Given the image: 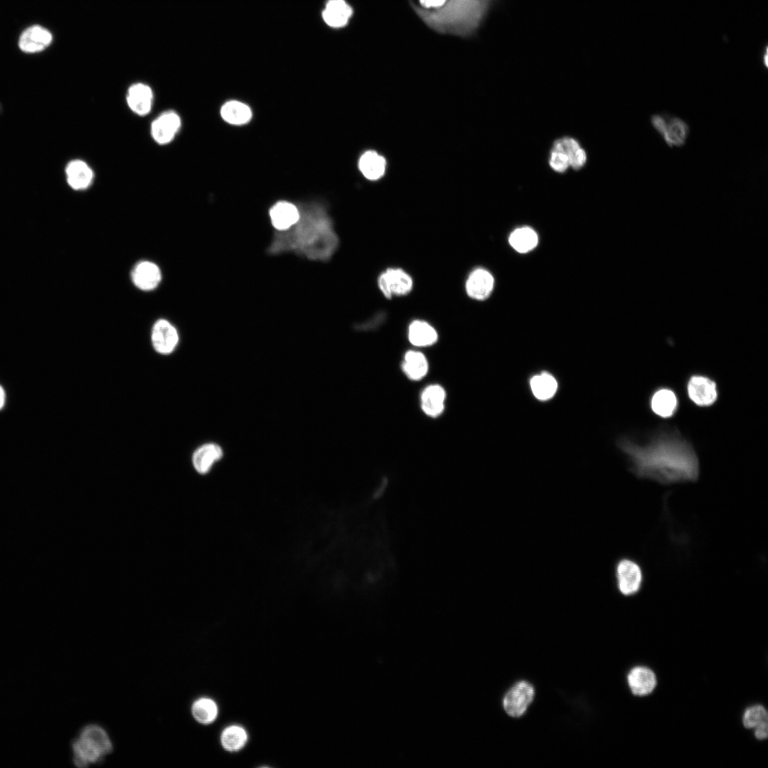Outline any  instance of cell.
I'll use <instances>...</instances> for the list:
<instances>
[{
  "instance_id": "1",
  "label": "cell",
  "mask_w": 768,
  "mask_h": 768,
  "mask_svg": "<svg viewBox=\"0 0 768 768\" xmlns=\"http://www.w3.org/2000/svg\"><path fill=\"white\" fill-rule=\"evenodd\" d=\"M617 444L639 478L671 484L699 476L695 451L676 427L663 425L642 436L622 437Z\"/></svg>"
},
{
  "instance_id": "2",
  "label": "cell",
  "mask_w": 768,
  "mask_h": 768,
  "mask_svg": "<svg viewBox=\"0 0 768 768\" xmlns=\"http://www.w3.org/2000/svg\"><path fill=\"white\" fill-rule=\"evenodd\" d=\"M297 206V222L287 230L274 231L267 253L292 252L311 261H329L338 247L339 238L326 206L318 201Z\"/></svg>"
},
{
  "instance_id": "3",
  "label": "cell",
  "mask_w": 768,
  "mask_h": 768,
  "mask_svg": "<svg viewBox=\"0 0 768 768\" xmlns=\"http://www.w3.org/2000/svg\"><path fill=\"white\" fill-rule=\"evenodd\" d=\"M502 0H446L439 8L426 9L409 0L422 21L434 32L464 38L476 36L491 12Z\"/></svg>"
},
{
  "instance_id": "4",
  "label": "cell",
  "mask_w": 768,
  "mask_h": 768,
  "mask_svg": "<svg viewBox=\"0 0 768 768\" xmlns=\"http://www.w3.org/2000/svg\"><path fill=\"white\" fill-rule=\"evenodd\" d=\"M73 762L78 767L95 764L112 752V744L107 732L97 725H88L72 744Z\"/></svg>"
},
{
  "instance_id": "5",
  "label": "cell",
  "mask_w": 768,
  "mask_h": 768,
  "mask_svg": "<svg viewBox=\"0 0 768 768\" xmlns=\"http://www.w3.org/2000/svg\"><path fill=\"white\" fill-rule=\"evenodd\" d=\"M585 151L575 139L569 137L557 139L551 149L549 158L550 167L556 172L563 173L571 167L579 170L586 163Z\"/></svg>"
},
{
  "instance_id": "6",
  "label": "cell",
  "mask_w": 768,
  "mask_h": 768,
  "mask_svg": "<svg viewBox=\"0 0 768 768\" xmlns=\"http://www.w3.org/2000/svg\"><path fill=\"white\" fill-rule=\"evenodd\" d=\"M651 123L670 147L683 146L689 134V127L682 119L665 114H653Z\"/></svg>"
},
{
  "instance_id": "7",
  "label": "cell",
  "mask_w": 768,
  "mask_h": 768,
  "mask_svg": "<svg viewBox=\"0 0 768 768\" xmlns=\"http://www.w3.org/2000/svg\"><path fill=\"white\" fill-rule=\"evenodd\" d=\"M614 579L617 590L624 596H632L640 591L644 581L640 565L629 558L619 559L615 564Z\"/></svg>"
},
{
  "instance_id": "8",
  "label": "cell",
  "mask_w": 768,
  "mask_h": 768,
  "mask_svg": "<svg viewBox=\"0 0 768 768\" xmlns=\"http://www.w3.org/2000/svg\"><path fill=\"white\" fill-rule=\"evenodd\" d=\"M382 294L388 299L393 296H404L412 289L413 282L405 271L400 268H388L378 279Z\"/></svg>"
},
{
  "instance_id": "9",
  "label": "cell",
  "mask_w": 768,
  "mask_h": 768,
  "mask_svg": "<svg viewBox=\"0 0 768 768\" xmlns=\"http://www.w3.org/2000/svg\"><path fill=\"white\" fill-rule=\"evenodd\" d=\"M533 697V687L526 681L518 682L506 694L503 708L510 716L520 717L526 711Z\"/></svg>"
},
{
  "instance_id": "10",
  "label": "cell",
  "mask_w": 768,
  "mask_h": 768,
  "mask_svg": "<svg viewBox=\"0 0 768 768\" xmlns=\"http://www.w3.org/2000/svg\"><path fill=\"white\" fill-rule=\"evenodd\" d=\"M181 121L174 111H166L159 115L151 124V134L159 144L171 142L180 129Z\"/></svg>"
},
{
  "instance_id": "11",
  "label": "cell",
  "mask_w": 768,
  "mask_h": 768,
  "mask_svg": "<svg viewBox=\"0 0 768 768\" xmlns=\"http://www.w3.org/2000/svg\"><path fill=\"white\" fill-rule=\"evenodd\" d=\"M151 338L155 351L164 355L172 353L178 342L177 330L165 319H160L154 324Z\"/></svg>"
},
{
  "instance_id": "12",
  "label": "cell",
  "mask_w": 768,
  "mask_h": 768,
  "mask_svg": "<svg viewBox=\"0 0 768 768\" xmlns=\"http://www.w3.org/2000/svg\"><path fill=\"white\" fill-rule=\"evenodd\" d=\"M269 217L274 231L287 230L299 218L298 206L287 201H279L270 208Z\"/></svg>"
},
{
  "instance_id": "13",
  "label": "cell",
  "mask_w": 768,
  "mask_h": 768,
  "mask_svg": "<svg viewBox=\"0 0 768 768\" xmlns=\"http://www.w3.org/2000/svg\"><path fill=\"white\" fill-rule=\"evenodd\" d=\"M688 393L690 400L699 406L710 405L718 397L715 382L700 375L693 376L689 380Z\"/></svg>"
},
{
  "instance_id": "14",
  "label": "cell",
  "mask_w": 768,
  "mask_h": 768,
  "mask_svg": "<svg viewBox=\"0 0 768 768\" xmlns=\"http://www.w3.org/2000/svg\"><path fill=\"white\" fill-rule=\"evenodd\" d=\"M52 39V34L48 30L41 26H32L21 34L18 46L25 53H33L46 49L51 43Z\"/></svg>"
},
{
  "instance_id": "15",
  "label": "cell",
  "mask_w": 768,
  "mask_h": 768,
  "mask_svg": "<svg viewBox=\"0 0 768 768\" xmlns=\"http://www.w3.org/2000/svg\"><path fill=\"white\" fill-rule=\"evenodd\" d=\"M223 456V449L215 443H206L198 447L192 455L195 470L200 474H206Z\"/></svg>"
},
{
  "instance_id": "16",
  "label": "cell",
  "mask_w": 768,
  "mask_h": 768,
  "mask_svg": "<svg viewBox=\"0 0 768 768\" xmlns=\"http://www.w3.org/2000/svg\"><path fill=\"white\" fill-rule=\"evenodd\" d=\"M494 280L492 275L486 270L478 268L469 275L466 282L467 294L475 299L483 300L487 298L494 288Z\"/></svg>"
},
{
  "instance_id": "17",
  "label": "cell",
  "mask_w": 768,
  "mask_h": 768,
  "mask_svg": "<svg viewBox=\"0 0 768 768\" xmlns=\"http://www.w3.org/2000/svg\"><path fill=\"white\" fill-rule=\"evenodd\" d=\"M153 92L149 86L136 83L129 87L127 94V102L130 110L141 116L147 114L152 107Z\"/></svg>"
},
{
  "instance_id": "18",
  "label": "cell",
  "mask_w": 768,
  "mask_h": 768,
  "mask_svg": "<svg viewBox=\"0 0 768 768\" xmlns=\"http://www.w3.org/2000/svg\"><path fill=\"white\" fill-rule=\"evenodd\" d=\"M353 14L352 7L345 0H328L321 16L329 26L339 28L348 24Z\"/></svg>"
},
{
  "instance_id": "19",
  "label": "cell",
  "mask_w": 768,
  "mask_h": 768,
  "mask_svg": "<svg viewBox=\"0 0 768 768\" xmlns=\"http://www.w3.org/2000/svg\"><path fill=\"white\" fill-rule=\"evenodd\" d=\"M132 279L139 289L144 291L151 290L156 288L161 281V271L154 263L142 261L134 267Z\"/></svg>"
},
{
  "instance_id": "20",
  "label": "cell",
  "mask_w": 768,
  "mask_h": 768,
  "mask_svg": "<svg viewBox=\"0 0 768 768\" xmlns=\"http://www.w3.org/2000/svg\"><path fill=\"white\" fill-rule=\"evenodd\" d=\"M65 176L68 185L74 190L87 188L93 179L91 168L82 160L70 161L65 167Z\"/></svg>"
},
{
  "instance_id": "21",
  "label": "cell",
  "mask_w": 768,
  "mask_h": 768,
  "mask_svg": "<svg viewBox=\"0 0 768 768\" xmlns=\"http://www.w3.org/2000/svg\"><path fill=\"white\" fill-rule=\"evenodd\" d=\"M446 393L439 385H431L425 388L421 395V407L424 412L432 417L442 414L444 408Z\"/></svg>"
},
{
  "instance_id": "22",
  "label": "cell",
  "mask_w": 768,
  "mask_h": 768,
  "mask_svg": "<svg viewBox=\"0 0 768 768\" xmlns=\"http://www.w3.org/2000/svg\"><path fill=\"white\" fill-rule=\"evenodd\" d=\"M627 680L632 693L637 695L650 693L656 683L654 673L645 667L633 668L629 672Z\"/></svg>"
},
{
  "instance_id": "23",
  "label": "cell",
  "mask_w": 768,
  "mask_h": 768,
  "mask_svg": "<svg viewBox=\"0 0 768 768\" xmlns=\"http://www.w3.org/2000/svg\"><path fill=\"white\" fill-rule=\"evenodd\" d=\"M358 168L368 179L375 181L381 178L386 169V160L375 151L364 152L358 161Z\"/></svg>"
},
{
  "instance_id": "24",
  "label": "cell",
  "mask_w": 768,
  "mask_h": 768,
  "mask_svg": "<svg viewBox=\"0 0 768 768\" xmlns=\"http://www.w3.org/2000/svg\"><path fill=\"white\" fill-rule=\"evenodd\" d=\"M407 336L410 342L419 347L431 346L438 338V334L432 326L422 320H414L410 323Z\"/></svg>"
},
{
  "instance_id": "25",
  "label": "cell",
  "mask_w": 768,
  "mask_h": 768,
  "mask_svg": "<svg viewBox=\"0 0 768 768\" xmlns=\"http://www.w3.org/2000/svg\"><path fill=\"white\" fill-rule=\"evenodd\" d=\"M530 386L533 395L538 400L545 401L556 393L558 382L551 374L543 372L530 378Z\"/></svg>"
},
{
  "instance_id": "26",
  "label": "cell",
  "mask_w": 768,
  "mask_h": 768,
  "mask_svg": "<svg viewBox=\"0 0 768 768\" xmlns=\"http://www.w3.org/2000/svg\"><path fill=\"white\" fill-rule=\"evenodd\" d=\"M402 370L411 380H418L422 379L428 371V363L426 357L419 351H407L404 357Z\"/></svg>"
},
{
  "instance_id": "27",
  "label": "cell",
  "mask_w": 768,
  "mask_h": 768,
  "mask_svg": "<svg viewBox=\"0 0 768 768\" xmlns=\"http://www.w3.org/2000/svg\"><path fill=\"white\" fill-rule=\"evenodd\" d=\"M223 119L232 124H243L250 121L252 117L250 108L245 104L231 100L225 102L221 107Z\"/></svg>"
},
{
  "instance_id": "28",
  "label": "cell",
  "mask_w": 768,
  "mask_h": 768,
  "mask_svg": "<svg viewBox=\"0 0 768 768\" xmlns=\"http://www.w3.org/2000/svg\"><path fill=\"white\" fill-rule=\"evenodd\" d=\"M677 404L676 395L668 389L658 390L651 399L653 411L662 417L671 416L676 410Z\"/></svg>"
},
{
  "instance_id": "29",
  "label": "cell",
  "mask_w": 768,
  "mask_h": 768,
  "mask_svg": "<svg viewBox=\"0 0 768 768\" xmlns=\"http://www.w3.org/2000/svg\"><path fill=\"white\" fill-rule=\"evenodd\" d=\"M191 713L198 722L208 725L213 722L217 718L218 708L213 699L203 697L193 702L191 705Z\"/></svg>"
},
{
  "instance_id": "30",
  "label": "cell",
  "mask_w": 768,
  "mask_h": 768,
  "mask_svg": "<svg viewBox=\"0 0 768 768\" xmlns=\"http://www.w3.org/2000/svg\"><path fill=\"white\" fill-rule=\"evenodd\" d=\"M247 741L246 730L237 725H230L225 727L220 735V742L223 747L229 752H237L245 745Z\"/></svg>"
},
{
  "instance_id": "31",
  "label": "cell",
  "mask_w": 768,
  "mask_h": 768,
  "mask_svg": "<svg viewBox=\"0 0 768 768\" xmlns=\"http://www.w3.org/2000/svg\"><path fill=\"white\" fill-rule=\"evenodd\" d=\"M511 245L519 252H527L533 250L538 243L535 232L527 227L515 230L509 237Z\"/></svg>"
},
{
  "instance_id": "32",
  "label": "cell",
  "mask_w": 768,
  "mask_h": 768,
  "mask_svg": "<svg viewBox=\"0 0 768 768\" xmlns=\"http://www.w3.org/2000/svg\"><path fill=\"white\" fill-rule=\"evenodd\" d=\"M767 710L761 705H754L748 708L743 717V724L747 728H753L767 722Z\"/></svg>"
},
{
  "instance_id": "33",
  "label": "cell",
  "mask_w": 768,
  "mask_h": 768,
  "mask_svg": "<svg viewBox=\"0 0 768 768\" xmlns=\"http://www.w3.org/2000/svg\"><path fill=\"white\" fill-rule=\"evenodd\" d=\"M446 0H419L420 6L426 9H434L442 6Z\"/></svg>"
},
{
  "instance_id": "34",
  "label": "cell",
  "mask_w": 768,
  "mask_h": 768,
  "mask_svg": "<svg viewBox=\"0 0 768 768\" xmlns=\"http://www.w3.org/2000/svg\"><path fill=\"white\" fill-rule=\"evenodd\" d=\"M755 728L754 734L755 737L759 740L765 739L768 734V724L767 722L762 723Z\"/></svg>"
},
{
  "instance_id": "35",
  "label": "cell",
  "mask_w": 768,
  "mask_h": 768,
  "mask_svg": "<svg viewBox=\"0 0 768 768\" xmlns=\"http://www.w3.org/2000/svg\"><path fill=\"white\" fill-rule=\"evenodd\" d=\"M6 404V393L4 388L0 384V411L2 410Z\"/></svg>"
},
{
  "instance_id": "36",
  "label": "cell",
  "mask_w": 768,
  "mask_h": 768,
  "mask_svg": "<svg viewBox=\"0 0 768 768\" xmlns=\"http://www.w3.org/2000/svg\"><path fill=\"white\" fill-rule=\"evenodd\" d=\"M764 64L767 66V54L764 55Z\"/></svg>"
},
{
  "instance_id": "37",
  "label": "cell",
  "mask_w": 768,
  "mask_h": 768,
  "mask_svg": "<svg viewBox=\"0 0 768 768\" xmlns=\"http://www.w3.org/2000/svg\"><path fill=\"white\" fill-rule=\"evenodd\" d=\"M1 112H2V106H1V105L0 103V114H1Z\"/></svg>"
}]
</instances>
